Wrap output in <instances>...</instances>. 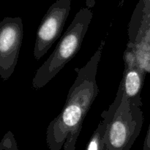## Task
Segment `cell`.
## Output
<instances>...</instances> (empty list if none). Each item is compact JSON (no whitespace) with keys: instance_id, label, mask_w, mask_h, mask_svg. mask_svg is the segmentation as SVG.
<instances>
[{"instance_id":"cell-7","label":"cell","mask_w":150,"mask_h":150,"mask_svg":"<svg viewBox=\"0 0 150 150\" xmlns=\"http://www.w3.org/2000/svg\"><path fill=\"white\" fill-rule=\"evenodd\" d=\"M150 26V0H140L133 12L129 26L130 44L140 43L144 40Z\"/></svg>"},{"instance_id":"cell-12","label":"cell","mask_w":150,"mask_h":150,"mask_svg":"<svg viewBox=\"0 0 150 150\" xmlns=\"http://www.w3.org/2000/svg\"><path fill=\"white\" fill-rule=\"evenodd\" d=\"M145 38H146V39H150V26H149V30H148L147 34H146V37H145ZM145 38H144V39H145Z\"/></svg>"},{"instance_id":"cell-8","label":"cell","mask_w":150,"mask_h":150,"mask_svg":"<svg viewBox=\"0 0 150 150\" xmlns=\"http://www.w3.org/2000/svg\"><path fill=\"white\" fill-rule=\"evenodd\" d=\"M123 95H124V91H123L122 86L120 84L114 102L110 105L108 110L104 111L101 114L102 120L100 122L96 130L94 131L93 134L91 136L85 150H102L105 132L116 111L121 103Z\"/></svg>"},{"instance_id":"cell-6","label":"cell","mask_w":150,"mask_h":150,"mask_svg":"<svg viewBox=\"0 0 150 150\" xmlns=\"http://www.w3.org/2000/svg\"><path fill=\"white\" fill-rule=\"evenodd\" d=\"M125 69L120 84L122 86L125 96L142 106L141 93L144 82V70L139 65L130 54L127 57H125Z\"/></svg>"},{"instance_id":"cell-11","label":"cell","mask_w":150,"mask_h":150,"mask_svg":"<svg viewBox=\"0 0 150 150\" xmlns=\"http://www.w3.org/2000/svg\"><path fill=\"white\" fill-rule=\"evenodd\" d=\"M143 150H150V125L144 142Z\"/></svg>"},{"instance_id":"cell-2","label":"cell","mask_w":150,"mask_h":150,"mask_svg":"<svg viewBox=\"0 0 150 150\" xmlns=\"http://www.w3.org/2000/svg\"><path fill=\"white\" fill-rule=\"evenodd\" d=\"M92 17L93 13L89 7H83L76 13L52 54L35 73L32 80L34 89L38 90L44 87L77 54Z\"/></svg>"},{"instance_id":"cell-1","label":"cell","mask_w":150,"mask_h":150,"mask_svg":"<svg viewBox=\"0 0 150 150\" xmlns=\"http://www.w3.org/2000/svg\"><path fill=\"white\" fill-rule=\"evenodd\" d=\"M105 40H102L90 59L81 68H76L77 76L70 87L62 110L50 122L46 130L49 150H61L73 132L81 130L83 120L98 96L96 76Z\"/></svg>"},{"instance_id":"cell-9","label":"cell","mask_w":150,"mask_h":150,"mask_svg":"<svg viewBox=\"0 0 150 150\" xmlns=\"http://www.w3.org/2000/svg\"><path fill=\"white\" fill-rule=\"evenodd\" d=\"M0 150H18V144L11 131H8L0 142Z\"/></svg>"},{"instance_id":"cell-10","label":"cell","mask_w":150,"mask_h":150,"mask_svg":"<svg viewBox=\"0 0 150 150\" xmlns=\"http://www.w3.org/2000/svg\"><path fill=\"white\" fill-rule=\"evenodd\" d=\"M81 130H78L73 132L66 139L64 144V150H76V144Z\"/></svg>"},{"instance_id":"cell-4","label":"cell","mask_w":150,"mask_h":150,"mask_svg":"<svg viewBox=\"0 0 150 150\" xmlns=\"http://www.w3.org/2000/svg\"><path fill=\"white\" fill-rule=\"evenodd\" d=\"M71 1L57 0L43 16L36 33L34 48L35 59H40L61 36L71 8Z\"/></svg>"},{"instance_id":"cell-5","label":"cell","mask_w":150,"mask_h":150,"mask_svg":"<svg viewBox=\"0 0 150 150\" xmlns=\"http://www.w3.org/2000/svg\"><path fill=\"white\" fill-rule=\"evenodd\" d=\"M23 37V25L20 17H5L0 23V76L7 81L18 63Z\"/></svg>"},{"instance_id":"cell-3","label":"cell","mask_w":150,"mask_h":150,"mask_svg":"<svg viewBox=\"0 0 150 150\" xmlns=\"http://www.w3.org/2000/svg\"><path fill=\"white\" fill-rule=\"evenodd\" d=\"M143 122L142 105L124 94L105 132L102 150H130L140 134Z\"/></svg>"}]
</instances>
